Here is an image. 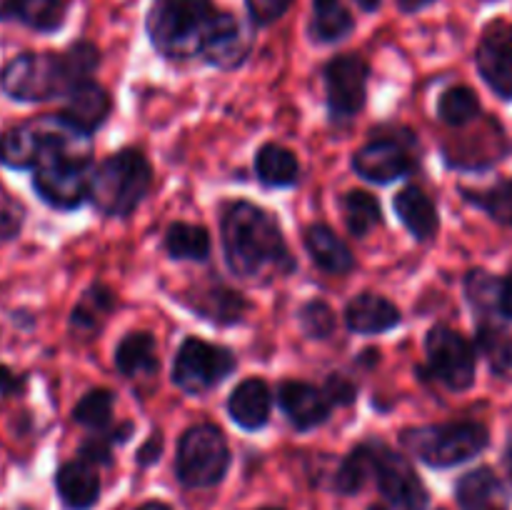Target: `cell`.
I'll return each mask as SVG.
<instances>
[{
	"instance_id": "25",
	"label": "cell",
	"mask_w": 512,
	"mask_h": 510,
	"mask_svg": "<svg viewBox=\"0 0 512 510\" xmlns=\"http://www.w3.org/2000/svg\"><path fill=\"white\" fill-rule=\"evenodd\" d=\"M115 308V295L113 290L105 288V285L95 283L90 285L83 293V298L78 300V305L73 308V315H70V328H73L75 335L80 338H93L103 330L105 320L113 313Z\"/></svg>"
},
{
	"instance_id": "32",
	"label": "cell",
	"mask_w": 512,
	"mask_h": 510,
	"mask_svg": "<svg viewBox=\"0 0 512 510\" xmlns=\"http://www.w3.org/2000/svg\"><path fill=\"white\" fill-rule=\"evenodd\" d=\"M480 110H483L480 98L475 95L473 88H468V85H455V88L445 90L438 100L440 120L448 125H455V128L473 123L480 115Z\"/></svg>"
},
{
	"instance_id": "38",
	"label": "cell",
	"mask_w": 512,
	"mask_h": 510,
	"mask_svg": "<svg viewBox=\"0 0 512 510\" xmlns=\"http://www.w3.org/2000/svg\"><path fill=\"white\" fill-rule=\"evenodd\" d=\"M245 3H248L250 20L255 25H270L283 18L285 10L293 5V0H245Z\"/></svg>"
},
{
	"instance_id": "36",
	"label": "cell",
	"mask_w": 512,
	"mask_h": 510,
	"mask_svg": "<svg viewBox=\"0 0 512 510\" xmlns=\"http://www.w3.org/2000/svg\"><path fill=\"white\" fill-rule=\"evenodd\" d=\"M465 198L473 205H478L480 210H485L493 220L512 228V180H503V183L493 185V188L483 190V193L465 190Z\"/></svg>"
},
{
	"instance_id": "51",
	"label": "cell",
	"mask_w": 512,
	"mask_h": 510,
	"mask_svg": "<svg viewBox=\"0 0 512 510\" xmlns=\"http://www.w3.org/2000/svg\"><path fill=\"white\" fill-rule=\"evenodd\" d=\"M260 510H280V508H260Z\"/></svg>"
},
{
	"instance_id": "41",
	"label": "cell",
	"mask_w": 512,
	"mask_h": 510,
	"mask_svg": "<svg viewBox=\"0 0 512 510\" xmlns=\"http://www.w3.org/2000/svg\"><path fill=\"white\" fill-rule=\"evenodd\" d=\"M23 225V213L10 203H0V240H10L20 233Z\"/></svg>"
},
{
	"instance_id": "19",
	"label": "cell",
	"mask_w": 512,
	"mask_h": 510,
	"mask_svg": "<svg viewBox=\"0 0 512 510\" xmlns=\"http://www.w3.org/2000/svg\"><path fill=\"white\" fill-rule=\"evenodd\" d=\"M55 488L68 510H90L100 500V478L88 460H70L55 473Z\"/></svg>"
},
{
	"instance_id": "13",
	"label": "cell",
	"mask_w": 512,
	"mask_h": 510,
	"mask_svg": "<svg viewBox=\"0 0 512 510\" xmlns=\"http://www.w3.org/2000/svg\"><path fill=\"white\" fill-rule=\"evenodd\" d=\"M475 63L485 83L500 95L512 100V25L493 23L480 38Z\"/></svg>"
},
{
	"instance_id": "18",
	"label": "cell",
	"mask_w": 512,
	"mask_h": 510,
	"mask_svg": "<svg viewBox=\"0 0 512 510\" xmlns=\"http://www.w3.org/2000/svg\"><path fill=\"white\" fill-rule=\"evenodd\" d=\"M460 510H510V493L493 468H475L455 485Z\"/></svg>"
},
{
	"instance_id": "10",
	"label": "cell",
	"mask_w": 512,
	"mask_h": 510,
	"mask_svg": "<svg viewBox=\"0 0 512 510\" xmlns=\"http://www.w3.org/2000/svg\"><path fill=\"white\" fill-rule=\"evenodd\" d=\"M425 353H428L430 373L445 385V388L463 393L475 383V355L473 343L458 330L448 325H435L425 338Z\"/></svg>"
},
{
	"instance_id": "21",
	"label": "cell",
	"mask_w": 512,
	"mask_h": 510,
	"mask_svg": "<svg viewBox=\"0 0 512 510\" xmlns=\"http://www.w3.org/2000/svg\"><path fill=\"white\" fill-rule=\"evenodd\" d=\"M273 408V395L270 388L258 378H248L230 393L228 413L240 428L260 430L270 418Z\"/></svg>"
},
{
	"instance_id": "34",
	"label": "cell",
	"mask_w": 512,
	"mask_h": 510,
	"mask_svg": "<svg viewBox=\"0 0 512 510\" xmlns=\"http://www.w3.org/2000/svg\"><path fill=\"white\" fill-rule=\"evenodd\" d=\"M113 403L115 398L108 388L90 390L73 408V420L90 430H103L110 423V415H113Z\"/></svg>"
},
{
	"instance_id": "11",
	"label": "cell",
	"mask_w": 512,
	"mask_h": 510,
	"mask_svg": "<svg viewBox=\"0 0 512 510\" xmlns=\"http://www.w3.org/2000/svg\"><path fill=\"white\" fill-rule=\"evenodd\" d=\"M73 130V125L65 123L60 115L15 125L0 138V163L13 170H33L50 153V148H55Z\"/></svg>"
},
{
	"instance_id": "45",
	"label": "cell",
	"mask_w": 512,
	"mask_h": 510,
	"mask_svg": "<svg viewBox=\"0 0 512 510\" xmlns=\"http://www.w3.org/2000/svg\"><path fill=\"white\" fill-rule=\"evenodd\" d=\"M130 435H133V423H123V425H120V430L118 428L113 430L110 440H113V443H125V440L130 438Z\"/></svg>"
},
{
	"instance_id": "2",
	"label": "cell",
	"mask_w": 512,
	"mask_h": 510,
	"mask_svg": "<svg viewBox=\"0 0 512 510\" xmlns=\"http://www.w3.org/2000/svg\"><path fill=\"white\" fill-rule=\"evenodd\" d=\"M100 55L95 45L75 43L65 53H25L10 60L0 73V88L13 100H38L68 95L78 83L90 80Z\"/></svg>"
},
{
	"instance_id": "15",
	"label": "cell",
	"mask_w": 512,
	"mask_h": 510,
	"mask_svg": "<svg viewBox=\"0 0 512 510\" xmlns=\"http://www.w3.org/2000/svg\"><path fill=\"white\" fill-rule=\"evenodd\" d=\"M250 53V38L243 30V25L233 18L230 13H218L210 23L208 35L203 40L200 55L208 60L210 65L223 70H233L245 63Z\"/></svg>"
},
{
	"instance_id": "3",
	"label": "cell",
	"mask_w": 512,
	"mask_h": 510,
	"mask_svg": "<svg viewBox=\"0 0 512 510\" xmlns=\"http://www.w3.org/2000/svg\"><path fill=\"white\" fill-rule=\"evenodd\" d=\"M88 138L73 130L35 165L33 188L40 200L58 210H75L90 198L95 165Z\"/></svg>"
},
{
	"instance_id": "29",
	"label": "cell",
	"mask_w": 512,
	"mask_h": 510,
	"mask_svg": "<svg viewBox=\"0 0 512 510\" xmlns=\"http://www.w3.org/2000/svg\"><path fill=\"white\" fill-rule=\"evenodd\" d=\"M353 33V15L343 5V0H313L310 15V35L318 43H338Z\"/></svg>"
},
{
	"instance_id": "16",
	"label": "cell",
	"mask_w": 512,
	"mask_h": 510,
	"mask_svg": "<svg viewBox=\"0 0 512 510\" xmlns=\"http://www.w3.org/2000/svg\"><path fill=\"white\" fill-rule=\"evenodd\" d=\"M278 403L283 408L285 418L298 430H313L330 418L333 403L328 400L325 390L303 380H285L278 388Z\"/></svg>"
},
{
	"instance_id": "31",
	"label": "cell",
	"mask_w": 512,
	"mask_h": 510,
	"mask_svg": "<svg viewBox=\"0 0 512 510\" xmlns=\"http://www.w3.org/2000/svg\"><path fill=\"white\" fill-rule=\"evenodd\" d=\"M343 213L348 230L355 238H365L375 225L383 223V210L375 195L365 193V190H350L343 198Z\"/></svg>"
},
{
	"instance_id": "23",
	"label": "cell",
	"mask_w": 512,
	"mask_h": 510,
	"mask_svg": "<svg viewBox=\"0 0 512 510\" xmlns=\"http://www.w3.org/2000/svg\"><path fill=\"white\" fill-rule=\"evenodd\" d=\"M185 303L200 318H208L218 325L238 323V320H243L245 310H248V300L235 293V290L225 288V285H213V288H203L198 293H188Z\"/></svg>"
},
{
	"instance_id": "6",
	"label": "cell",
	"mask_w": 512,
	"mask_h": 510,
	"mask_svg": "<svg viewBox=\"0 0 512 510\" xmlns=\"http://www.w3.org/2000/svg\"><path fill=\"white\" fill-rule=\"evenodd\" d=\"M400 440L415 458L430 468H453L483 453L490 443V433L483 423L460 420V423L410 428Z\"/></svg>"
},
{
	"instance_id": "43",
	"label": "cell",
	"mask_w": 512,
	"mask_h": 510,
	"mask_svg": "<svg viewBox=\"0 0 512 510\" xmlns=\"http://www.w3.org/2000/svg\"><path fill=\"white\" fill-rule=\"evenodd\" d=\"M160 453H163V435L153 433L148 440H145L143 448L138 450L135 460H138V463L143 465V468H148V465H153L155 460L160 458Z\"/></svg>"
},
{
	"instance_id": "40",
	"label": "cell",
	"mask_w": 512,
	"mask_h": 510,
	"mask_svg": "<svg viewBox=\"0 0 512 510\" xmlns=\"http://www.w3.org/2000/svg\"><path fill=\"white\" fill-rule=\"evenodd\" d=\"M110 443H113V440H108L105 435H90V438H85L83 445H80V458L88 460V463L93 465H110V460H113V455H110Z\"/></svg>"
},
{
	"instance_id": "28",
	"label": "cell",
	"mask_w": 512,
	"mask_h": 510,
	"mask_svg": "<svg viewBox=\"0 0 512 510\" xmlns=\"http://www.w3.org/2000/svg\"><path fill=\"white\" fill-rule=\"evenodd\" d=\"M3 15L40 33H53L63 25L65 0H5Z\"/></svg>"
},
{
	"instance_id": "30",
	"label": "cell",
	"mask_w": 512,
	"mask_h": 510,
	"mask_svg": "<svg viewBox=\"0 0 512 510\" xmlns=\"http://www.w3.org/2000/svg\"><path fill=\"white\" fill-rule=\"evenodd\" d=\"M165 250L175 260H205L210 255V235L203 225L173 223L165 233Z\"/></svg>"
},
{
	"instance_id": "37",
	"label": "cell",
	"mask_w": 512,
	"mask_h": 510,
	"mask_svg": "<svg viewBox=\"0 0 512 510\" xmlns=\"http://www.w3.org/2000/svg\"><path fill=\"white\" fill-rule=\"evenodd\" d=\"M298 320L303 333L313 340L330 338L335 330V313L328 303H323V300H310V303H305L303 308H300Z\"/></svg>"
},
{
	"instance_id": "22",
	"label": "cell",
	"mask_w": 512,
	"mask_h": 510,
	"mask_svg": "<svg viewBox=\"0 0 512 510\" xmlns=\"http://www.w3.org/2000/svg\"><path fill=\"white\" fill-rule=\"evenodd\" d=\"M305 248L313 263L330 275H345L355 268L353 250L335 235L333 228L315 223L305 230Z\"/></svg>"
},
{
	"instance_id": "33",
	"label": "cell",
	"mask_w": 512,
	"mask_h": 510,
	"mask_svg": "<svg viewBox=\"0 0 512 510\" xmlns=\"http://www.w3.org/2000/svg\"><path fill=\"white\" fill-rule=\"evenodd\" d=\"M373 478V465H370V445L363 443L358 448L350 450L348 458L340 463L338 473H335L333 488L340 495H355L363 490V485Z\"/></svg>"
},
{
	"instance_id": "26",
	"label": "cell",
	"mask_w": 512,
	"mask_h": 510,
	"mask_svg": "<svg viewBox=\"0 0 512 510\" xmlns=\"http://www.w3.org/2000/svg\"><path fill=\"white\" fill-rule=\"evenodd\" d=\"M115 365L125 378H138L158 370V345L148 330H133L115 348Z\"/></svg>"
},
{
	"instance_id": "44",
	"label": "cell",
	"mask_w": 512,
	"mask_h": 510,
	"mask_svg": "<svg viewBox=\"0 0 512 510\" xmlns=\"http://www.w3.org/2000/svg\"><path fill=\"white\" fill-rule=\"evenodd\" d=\"M23 388V378L15 375L8 365H0V395H15Z\"/></svg>"
},
{
	"instance_id": "27",
	"label": "cell",
	"mask_w": 512,
	"mask_h": 510,
	"mask_svg": "<svg viewBox=\"0 0 512 510\" xmlns=\"http://www.w3.org/2000/svg\"><path fill=\"white\" fill-rule=\"evenodd\" d=\"M255 173L268 188H290L298 183L300 163L283 145L265 143L255 155Z\"/></svg>"
},
{
	"instance_id": "1",
	"label": "cell",
	"mask_w": 512,
	"mask_h": 510,
	"mask_svg": "<svg viewBox=\"0 0 512 510\" xmlns=\"http://www.w3.org/2000/svg\"><path fill=\"white\" fill-rule=\"evenodd\" d=\"M220 230L225 263L238 278L258 280L263 275H283L295 268L280 225L268 210L240 200L225 208Z\"/></svg>"
},
{
	"instance_id": "49",
	"label": "cell",
	"mask_w": 512,
	"mask_h": 510,
	"mask_svg": "<svg viewBox=\"0 0 512 510\" xmlns=\"http://www.w3.org/2000/svg\"><path fill=\"white\" fill-rule=\"evenodd\" d=\"M505 465H508V475H510V480H512V440H510V445H508V453H505Z\"/></svg>"
},
{
	"instance_id": "50",
	"label": "cell",
	"mask_w": 512,
	"mask_h": 510,
	"mask_svg": "<svg viewBox=\"0 0 512 510\" xmlns=\"http://www.w3.org/2000/svg\"><path fill=\"white\" fill-rule=\"evenodd\" d=\"M370 510H393L388 503H380V505H370Z\"/></svg>"
},
{
	"instance_id": "46",
	"label": "cell",
	"mask_w": 512,
	"mask_h": 510,
	"mask_svg": "<svg viewBox=\"0 0 512 510\" xmlns=\"http://www.w3.org/2000/svg\"><path fill=\"white\" fill-rule=\"evenodd\" d=\"M430 3H433V0H398V5L405 10V13H415V10L425 8V5Z\"/></svg>"
},
{
	"instance_id": "42",
	"label": "cell",
	"mask_w": 512,
	"mask_h": 510,
	"mask_svg": "<svg viewBox=\"0 0 512 510\" xmlns=\"http://www.w3.org/2000/svg\"><path fill=\"white\" fill-rule=\"evenodd\" d=\"M495 313H500V318L512 320V270L495 285Z\"/></svg>"
},
{
	"instance_id": "24",
	"label": "cell",
	"mask_w": 512,
	"mask_h": 510,
	"mask_svg": "<svg viewBox=\"0 0 512 510\" xmlns=\"http://www.w3.org/2000/svg\"><path fill=\"white\" fill-rule=\"evenodd\" d=\"M395 213L403 220L405 228L410 230L415 240H430L440 228L438 208H435L433 200L423 193L415 185H408V188L400 190L393 200Z\"/></svg>"
},
{
	"instance_id": "7",
	"label": "cell",
	"mask_w": 512,
	"mask_h": 510,
	"mask_svg": "<svg viewBox=\"0 0 512 510\" xmlns=\"http://www.w3.org/2000/svg\"><path fill=\"white\" fill-rule=\"evenodd\" d=\"M230 468V448L215 425L203 423L185 430L175 455V475L185 488H213Z\"/></svg>"
},
{
	"instance_id": "17",
	"label": "cell",
	"mask_w": 512,
	"mask_h": 510,
	"mask_svg": "<svg viewBox=\"0 0 512 510\" xmlns=\"http://www.w3.org/2000/svg\"><path fill=\"white\" fill-rule=\"evenodd\" d=\"M65 108L60 118L83 135H93L110 115V95L103 85L85 80L65 95Z\"/></svg>"
},
{
	"instance_id": "5",
	"label": "cell",
	"mask_w": 512,
	"mask_h": 510,
	"mask_svg": "<svg viewBox=\"0 0 512 510\" xmlns=\"http://www.w3.org/2000/svg\"><path fill=\"white\" fill-rule=\"evenodd\" d=\"M153 170L138 150H118L95 168L90 200L108 218H128L148 195Z\"/></svg>"
},
{
	"instance_id": "20",
	"label": "cell",
	"mask_w": 512,
	"mask_h": 510,
	"mask_svg": "<svg viewBox=\"0 0 512 510\" xmlns=\"http://www.w3.org/2000/svg\"><path fill=\"white\" fill-rule=\"evenodd\" d=\"M400 310L388 298L375 293H363L350 300L345 308V325L358 335H378L400 325Z\"/></svg>"
},
{
	"instance_id": "9",
	"label": "cell",
	"mask_w": 512,
	"mask_h": 510,
	"mask_svg": "<svg viewBox=\"0 0 512 510\" xmlns=\"http://www.w3.org/2000/svg\"><path fill=\"white\" fill-rule=\"evenodd\" d=\"M370 445V465H373V480L383 493L385 503L393 510H428L430 495L423 480L418 478L415 468L405 455L388 448L385 443Z\"/></svg>"
},
{
	"instance_id": "14",
	"label": "cell",
	"mask_w": 512,
	"mask_h": 510,
	"mask_svg": "<svg viewBox=\"0 0 512 510\" xmlns=\"http://www.w3.org/2000/svg\"><path fill=\"white\" fill-rule=\"evenodd\" d=\"M353 170L363 180L370 183H393V180L405 178L413 170V158L408 150L393 138H380L373 143L363 145L353 155Z\"/></svg>"
},
{
	"instance_id": "12",
	"label": "cell",
	"mask_w": 512,
	"mask_h": 510,
	"mask_svg": "<svg viewBox=\"0 0 512 510\" xmlns=\"http://www.w3.org/2000/svg\"><path fill=\"white\" fill-rule=\"evenodd\" d=\"M325 93L330 118L343 123L365 108L368 98V63L360 55H338L325 65Z\"/></svg>"
},
{
	"instance_id": "48",
	"label": "cell",
	"mask_w": 512,
	"mask_h": 510,
	"mask_svg": "<svg viewBox=\"0 0 512 510\" xmlns=\"http://www.w3.org/2000/svg\"><path fill=\"white\" fill-rule=\"evenodd\" d=\"M355 3H358L363 10H368V13H373V10L380 8V0H355Z\"/></svg>"
},
{
	"instance_id": "35",
	"label": "cell",
	"mask_w": 512,
	"mask_h": 510,
	"mask_svg": "<svg viewBox=\"0 0 512 510\" xmlns=\"http://www.w3.org/2000/svg\"><path fill=\"white\" fill-rule=\"evenodd\" d=\"M478 345L490 358V365L503 378H512V335L498 325H480Z\"/></svg>"
},
{
	"instance_id": "4",
	"label": "cell",
	"mask_w": 512,
	"mask_h": 510,
	"mask_svg": "<svg viewBox=\"0 0 512 510\" xmlns=\"http://www.w3.org/2000/svg\"><path fill=\"white\" fill-rule=\"evenodd\" d=\"M215 15L210 0H155L148 13L150 43L165 58H193Z\"/></svg>"
},
{
	"instance_id": "47",
	"label": "cell",
	"mask_w": 512,
	"mask_h": 510,
	"mask_svg": "<svg viewBox=\"0 0 512 510\" xmlns=\"http://www.w3.org/2000/svg\"><path fill=\"white\" fill-rule=\"evenodd\" d=\"M138 510H173V508H170V505H165V503H160V500H148V503L140 505Z\"/></svg>"
},
{
	"instance_id": "8",
	"label": "cell",
	"mask_w": 512,
	"mask_h": 510,
	"mask_svg": "<svg viewBox=\"0 0 512 510\" xmlns=\"http://www.w3.org/2000/svg\"><path fill=\"white\" fill-rule=\"evenodd\" d=\"M233 370V350L200 338H185L175 353L173 383L188 395H203L223 383Z\"/></svg>"
},
{
	"instance_id": "39",
	"label": "cell",
	"mask_w": 512,
	"mask_h": 510,
	"mask_svg": "<svg viewBox=\"0 0 512 510\" xmlns=\"http://www.w3.org/2000/svg\"><path fill=\"white\" fill-rule=\"evenodd\" d=\"M325 395L333 405H353L355 398H358V385L345 378V375L333 373L325 383Z\"/></svg>"
}]
</instances>
